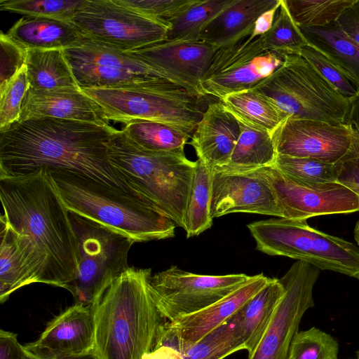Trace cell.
Returning <instances> with one entry per match:
<instances>
[{
    "label": "cell",
    "instance_id": "obj_1",
    "mask_svg": "<svg viewBox=\"0 0 359 359\" xmlns=\"http://www.w3.org/2000/svg\"><path fill=\"white\" fill-rule=\"evenodd\" d=\"M1 224L13 233L34 283L72 291L79 262L69 213L46 169L0 177Z\"/></svg>",
    "mask_w": 359,
    "mask_h": 359
},
{
    "label": "cell",
    "instance_id": "obj_2",
    "mask_svg": "<svg viewBox=\"0 0 359 359\" xmlns=\"http://www.w3.org/2000/svg\"><path fill=\"white\" fill-rule=\"evenodd\" d=\"M116 130L65 119L16 122L0 133V177L24 176L41 168L62 170L150 201L109 160L108 144Z\"/></svg>",
    "mask_w": 359,
    "mask_h": 359
},
{
    "label": "cell",
    "instance_id": "obj_3",
    "mask_svg": "<svg viewBox=\"0 0 359 359\" xmlns=\"http://www.w3.org/2000/svg\"><path fill=\"white\" fill-rule=\"evenodd\" d=\"M151 269L128 266L112 277L93 308L97 359H143L166 321L150 289Z\"/></svg>",
    "mask_w": 359,
    "mask_h": 359
},
{
    "label": "cell",
    "instance_id": "obj_4",
    "mask_svg": "<svg viewBox=\"0 0 359 359\" xmlns=\"http://www.w3.org/2000/svg\"><path fill=\"white\" fill-rule=\"evenodd\" d=\"M44 169L69 213L135 243L175 236L176 224L151 201L137 198L81 174Z\"/></svg>",
    "mask_w": 359,
    "mask_h": 359
},
{
    "label": "cell",
    "instance_id": "obj_5",
    "mask_svg": "<svg viewBox=\"0 0 359 359\" xmlns=\"http://www.w3.org/2000/svg\"><path fill=\"white\" fill-rule=\"evenodd\" d=\"M110 163L145 197L184 229V217L196 161L184 151L152 152L116 130L107 148Z\"/></svg>",
    "mask_w": 359,
    "mask_h": 359
},
{
    "label": "cell",
    "instance_id": "obj_6",
    "mask_svg": "<svg viewBox=\"0 0 359 359\" xmlns=\"http://www.w3.org/2000/svg\"><path fill=\"white\" fill-rule=\"evenodd\" d=\"M247 226L258 251L359 279V248L313 229L306 219L276 217L253 222Z\"/></svg>",
    "mask_w": 359,
    "mask_h": 359
},
{
    "label": "cell",
    "instance_id": "obj_7",
    "mask_svg": "<svg viewBox=\"0 0 359 359\" xmlns=\"http://www.w3.org/2000/svg\"><path fill=\"white\" fill-rule=\"evenodd\" d=\"M253 88L291 118L349 124L350 100L300 55H285L283 64Z\"/></svg>",
    "mask_w": 359,
    "mask_h": 359
},
{
    "label": "cell",
    "instance_id": "obj_8",
    "mask_svg": "<svg viewBox=\"0 0 359 359\" xmlns=\"http://www.w3.org/2000/svg\"><path fill=\"white\" fill-rule=\"evenodd\" d=\"M96 102L109 121L128 123L135 120L158 122L173 127L191 138L203 111L202 97L185 89L152 88L82 90Z\"/></svg>",
    "mask_w": 359,
    "mask_h": 359
},
{
    "label": "cell",
    "instance_id": "obj_9",
    "mask_svg": "<svg viewBox=\"0 0 359 359\" xmlns=\"http://www.w3.org/2000/svg\"><path fill=\"white\" fill-rule=\"evenodd\" d=\"M79 241V262L71 293L74 304L95 308L109 280L128 268L131 239L69 213Z\"/></svg>",
    "mask_w": 359,
    "mask_h": 359
},
{
    "label": "cell",
    "instance_id": "obj_10",
    "mask_svg": "<svg viewBox=\"0 0 359 359\" xmlns=\"http://www.w3.org/2000/svg\"><path fill=\"white\" fill-rule=\"evenodd\" d=\"M70 22L84 38L126 53L165 41L170 27L118 0H85Z\"/></svg>",
    "mask_w": 359,
    "mask_h": 359
},
{
    "label": "cell",
    "instance_id": "obj_11",
    "mask_svg": "<svg viewBox=\"0 0 359 359\" xmlns=\"http://www.w3.org/2000/svg\"><path fill=\"white\" fill-rule=\"evenodd\" d=\"M285 55L265 50L260 36H247L217 49L201 83L202 97L221 100L226 95L253 88L284 62Z\"/></svg>",
    "mask_w": 359,
    "mask_h": 359
},
{
    "label": "cell",
    "instance_id": "obj_12",
    "mask_svg": "<svg viewBox=\"0 0 359 359\" xmlns=\"http://www.w3.org/2000/svg\"><path fill=\"white\" fill-rule=\"evenodd\" d=\"M250 278L245 273L196 274L171 266L151 276L150 289L163 318L172 322L215 303Z\"/></svg>",
    "mask_w": 359,
    "mask_h": 359
},
{
    "label": "cell",
    "instance_id": "obj_13",
    "mask_svg": "<svg viewBox=\"0 0 359 359\" xmlns=\"http://www.w3.org/2000/svg\"><path fill=\"white\" fill-rule=\"evenodd\" d=\"M320 271L311 264L297 261L279 278L285 294L259 343L248 359H287L304 314L315 305L313 290Z\"/></svg>",
    "mask_w": 359,
    "mask_h": 359
},
{
    "label": "cell",
    "instance_id": "obj_14",
    "mask_svg": "<svg viewBox=\"0 0 359 359\" xmlns=\"http://www.w3.org/2000/svg\"><path fill=\"white\" fill-rule=\"evenodd\" d=\"M282 218L306 219L359 211V196L339 182L316 184L293 179L274 165L263 168Z\"/></svg>",
    "mask_w": 359,
    "mask_h": 359
},
{
    "label": "cell",
    "instance_id": "obj_15",
    "mask_svg": "<svg viewBox=\"0 0 359 359\" xmlns=\"http://www.w3.org/2000/svg\"><path fill=\"white\" fill-rule=\"evenodd\" d=\"M271 278H251L232 292L196 313L163 324L154 348L166 346L183 353L235 316Z\"/></svg>",
    "mask_w": 359,
    "mask_h": 359
},
{
    "label": "cell",
    "instance_id": "obj_16",
    "mask_svg": "<svg viewBox=\"0 0 359 359\" xmlns=\"http://www.w3.org/2000/svg\"><path fill=\"white\" fill-rule=\"evenodd\" d=\"M354 128L351 124L288 118L273 135L278 155L309 158L334 164L349 150Z\"/></svg>",
    "mask_w": 359,
    "mask_h": 359
},
{
    "label": "cell",
    "instance_id": "obj_17",
    "mask_svg": "<svg viewBox=\"0 0 359 359\" xmlns=\"http://www.w3.org/2000/svg\"><path fill=\"white\" fill-rule=\"evenodd\" d=\"M212 171L210 203L212 218L235 212L281 217L263 168L242 173Z\"/></svg>",
    "mask_w": 359,
    "mask_h": 359
},
{
    "label": "cell",
    "instance_id": "obj_18",
    "mask_svg": "<svg viewBox=\"0 0 359 359\" xmlns=\"http://www.w3.org/2000/svg\"><path fill=\"white\" fill-rule=\"evenodd\" d=\"M216 50L201 40H165L128 53L165 73L187 91L202 97L200 85Z\"/></svg>",
    "mask_w": 359,
    "mask_h": 359
},
{
    "label": "cell",
    "instance_id": "obj_19",
    "mask_svg": "<svg viewBox=\"0 0 359 359\" xmlns=\"http://www.w3.org/2000/svg\"><path fill=\"white\" fill-rule=\"evenodd\" d=\"M94 341L93 308L74 304L50 320L35 341L25 346L60 355L80 357L93 353Z\"/></svg>",
    "mask_w": 359,
    "mask_h": 359
},
{
    "label": "cell",
    "instance_id": "obj_20",
    "mask_svg": "<svg viewBox=\"0 0 359 359\" xmlns=\"http://www.w3.org/2000/svg\"><path fill=\"white\" fill-rule=\"evenodd\" d=\"M41 118L111 126L99 105L81 89L44 91L29 88L22 101L19 121Z\"/></svg>",
    "mask_w": 359,
    "mask_h": 359
},
{
    "label": "cell",
    "instance_id": "obj_21",
    "mask_svg": "<svg viewBox=\"0 0 359 359\" xmlns=\"http://www.w3.org/2000/svg\"><path fill=\"white\" fill-rule=\"evenodd\" d=\"M239 135L238 121L219 101L208 104L188 144L214 170L228 163Z\"/></svg>",
    "mask_w": 359,
    "mask_h": 359
},
{
    "label": "cell",
    "instance_id": "obj_22",
    "mask_svg": "<svg viewBox=\"0 0 359 359\" xmlns=\"http://www.w3.org/2000/svg\"><path fill=\"white\" fill-rule=\"evenodd\" d=\"M279 1L234 0L205 26L198 40L217 49L236 43L250 36L257 18Z\"/></svg>",
    "mask_w": 359,
    "mask_h": 359
},
{
    "label": "cell",
    "instance_id": "obj_23",
    "mask_svg": "<svg viewBox=\"0 0 359 359\" xmlns=\"http://www.w3.org/2000/svg\"><path fill=\"white\" fill-rule=\"evenodd\" d=\"M6 34L26 50L65 49L84 39L70 21L27 16L16 21Z\"/></svg>",
    "mask_w": 359,
    "mask_h": 359
},
{
    "label": "cell",
    "instance_id": "obj_24",
    "mask_svg": "<svg viewBox=\"0 0 359 359\" xmlns=\"http://www.w3.org/2000/svg\"><path fill=\"white\" fill-rule=\"evenodd\" d=\"M309 46L332 62L359 92V44L350 39L337 22L318 27H299Z\"/></svg>",
    "mask_w": 359,
    "mask_h": 359
},
{
    "label": "cell",
    "instance_id": "obj_25",
    "mask_svg": "<svg viewBox=\"0 0 359 359\" xmlns=\"http://www.w3.org/2000/svg\"><path fill=\"white\" fill-rule=\"evenodd\" d=\"M284 294L285 288L280 280L272 278L237 313L245 350L248 354L259 343Z\"/></svg>",
    "mask_w": 359,
    "mask_h": 359
},
{
    "label": "cell",
    "instance_id": "obj_26",
    "mask_svg": "<svg viewBox=\"0 0 359 359\" xmlns=\"http://www.w3.org/2000/svg\"><path fill=\"white\" fill-rule=\"evenodd\" d=\"M219 101L239 122L272 135L290 117L254 88L229 94Z\"/></svg>",
    "mask_w": 359,
    "mask_h": 359
},
{
    "label": "cell",
    "instance_id": "obj_27",
    "mask_svg": "<svg viewBox=\"0 0 359 359\" xmlns=\"http://www.w3.org/2000/svg\"><path fill=\"white\" fill-rule=\"evenodd\" d=\"M239 124L240 135L229 161L213 170L242 173L273 165L278 154L273 135L243 123Z\"/></svg>",
    "mask_w": 359,
    "mask_h": 359
},
{
    "label": "cell",
    "instance_id": "obj_28",
    "mask_svg": "<svg viewBox=\"0 0 359 359\" xmlns=\"http://www.w3.org/2000/svg\"><path fill=\"white\" fill-rule=\"evenodd\" d=\"M25 65L29 88L44 91L81 89L63 49L28 50Z\"/></svg>",
    "mask_w": 359,
    "mask_h": 359
},
{
    "label": "cell",
    "instance_id": "obj_29",
    "mask_svg": "<svg viewBox=\"0 0 359 359\" xmlns=\"http://www.w3.org/2000/svg\"><path fill=\"white\" fill-rule=\"evenodd\" d=\"M184 217L187 238L198 236L212 225L210 213L213 171L197 159Z\"/></svg>",
    "mask_w": 359,
    "mask_h": 359
},
{
    "label": "cell",
    "instance_id": "obj_30",
    "mask_svg": "<svg viewBox=\"0 0 359 359\" xmlns=\"http://www.w3.org/2000/svg\"><path fill=\"white\" fill-rule=\"evenodd\" d=\"M125 135L139 148L152 152H172L184 150L190 137L166 124L135 120L125 124Z\"/></svg>",
    "mask_w": 359,
    "mask_h": 359
},
{
    "label": "cell",
    "instance_id": "obj_31",
    "mask_svg": "<svg viewBox=\"0 0 359 359\" xmlns=\"http://www.w3.org/2000/svg\"><path fill=\"white\" fill-rule=\"evenodd\" d=\"M34 283L33 276L26 265L11 231L1 224L0 302L22 287Z\"/></svg>",
    "mask_w": 359,
    "mask_h": 359
},
{
    "label": "cell",
    "instance_id": "obj_32",
    "mask_svg": "<svg viewBox=\"0 0 359 359\" xmlns=\"http://www.w3.org/2000/svg\"><path fill=\"white\" fill-rule=\"evenodd\" d=\"M234 0H196L178 16L167 20L169 41L198 40L205 26Z\"/></svg>",
    "mask_w": 359,
    "mask_h": 359
},
{
    "label": "cell",
    "instance_id": "obj_33",
    "mask_svg": "<svg viewBox=\"0 0 359 359\" xmlns=\"http://www.w3.org/2000/svg\"><path fill=\"white\" fill-rule=\"evenodd\" d=\"M245 350L237 313L183 353L184 359H224Z\"/></svg>",
    "mask_w": 359,
    "mask_h": 359
},
{
    "label": "cell",
    "instance_id": "obj_34",
    "mask_svg": "<svg viewBox=\"0 0 359 359\" xmlns=\"http://www.w3.org/2000/svg\"><path fill=\"white\" fill-rule=\"evenodd\" d=\"M260 40L265 50L284 55H299L302 48L309 46L292 18L284 0H280V7L271 29L260 36Z\"/></svg>",
    "mask_w": 359,
    "mask_h": 359
},
{
    "label": "cell",
    "instance_id": "obj_35",
    "mask_svg": "<svg viewBox=\"0 0 359 359\" xmlns=\"http://www.w3.org/2000/svg\"><path fill=\"white\" fill-rule=\"evenodd\" d=\"M354 0H284L299 27H318L337 22Z\"/></svg>",
    "mask_w": 359,
    "mask_h": 359
},
{
    "label": "cell",
    "instance_id": "obj_36",
    "mask_svg": "<svg viewBox=\"0 0 359 359\" xmlns=\"http://www.w3.org/2000/svg\"><path fill=\"white\" fill-rule=\"evenodd\" d=\"M85 0H1L0 10L27 17L70 21Z\"/></svg>",
    "mask_w": 359,
    "mask_h": 359
},
{
    "label": "cell",
    "instance_id": "obj_37",
    "mask_svg": "<svg viewBox=\"0 0 359 359\" xmlns=\"http://www.w3.org/2000/svg\"><path fill=\"white\" fill-rule=\"evenodd\" d=\"M339 344L329 333L312 327L294 335L287 359H339Z\"/></svg>",
    "mask_w": 359,
    "mask_h": 359
},
{
    "label": "cell",
    "instance_id": "obj_38",
    "mask_svg": "<svg viewBox=\"0 0 359 359\" xmlns=\"http://www.w3.org/2000/svg\"><path fill=\"white\" fill-rule=\"evenodd\" d=\"M274 165L299 181L327 184L337 182L334 164L309 158L277 155Z\"/></svg>",
    "mask_w": 359,
    "mask_h": 359
},
{
    "label": "cell",
    "instance_id": "obj_39",
    "mask_svg": "<svg viewBox=\"0 0 359 359\" xmlns=\"http://www.w3.org/2000/svg\"><path fill=\"white\" fill-rule=\"evenodd\" d=\"M29 87L25 65L0 92V133L20 121L22 101Z\"/></svg>",
    "mask_w": 359,
    "mask_h": 359
},
{
    "label": "cell",
    "instance_id": "obj_40",
    "mask_svg": "<svg viewBox=\"0 0 359 359\" xmlns=\"http://www.w3.org/2000/svg\"><path fill=\"white\" fill-rule=\"evenodd\" d=\"M299 55L342 96L350 100L358 94L355 86L346 76L316 48L309 45L306 46L302 48Z\"/></svg>",
    "mask_w": 359,
    "mask_h": 359
},
{
    "label": "cell",
    "instance_id": "obj_41",
    "mask_svg": "<svg viewBox=\"0 0 359 359\" xmlns=\"http://www.w3.org/2000/svg\"><path fill=\"white\" fill-rule=\"evenodd\" d=\"M144 15L167 21L186 11L196 0H118Z\"/></svg>",
    "mask_w": 359,
    "mask_h": 359
},
{
    "label": "cell",
    "instance_id": "obj_42",
    "mask_svg": "<svg viewBox=\"0 0 359 359\" xmlns=\"http://www.w3.org/2000/svg\"><path fill=\"white\" fill-rule=\"evenodd\" d=\"M1 76L0 92L2 91L25 65L27 50L11 40L3 32L0 34Z\"/></svg>",
    "mask_w": 359,
    "mask_h": 359
},
{
    "label": "cell",
    "instance_id": "obj_43",
    "mask_svg": "<svg viewBox=\"0 0 359 359\" xmlns=\"http://www.w3.org/2000/svg\"><path fill=\"white\" fill-rule=\"evenodd\" d=\"M353 128L351 148L334 165L337 182L359 196V132L354 127Z\"/></svg>",
    "mask_w": 359,
    "mask_h": 359
},
{
    "label": "cell",
    "instance_id": "obj_44",
    "mask_svg": "<svg viewBox=\"0 0 359 359\" xmlns=\"http://www.w3.org/2000/svg\"><path fill=\"white\" fill-rule=\"evenodd\" d=\"M342 31L359 44V0H354L337 20Z\"/></svg>",
    "mask_w": 359,
    "mask_h": 359
},
{
    "label": "cell",
    "instance_id": "obj_45",
    "mask_svg": "<svg viewBox=\"0 0 359 359\" xmlns=\"http://www.w3.org/2000/svg\"><path fill=\"white\" fill-rule=\"evenodd\" d=\"M27 350L14 332L0 330V359H26Z\"/></svg>",
    "mask_w": 359,
    "mask_h": 359
},
{
    "label": "cell",
    "instance_id": "obj_46",
    "mask_svg": "<svg viewBox=\"0 0 359 359\" xmlns=\"http://www.w3.org/2000/svg\"><path fill=\"white\" fill-rule=\"evenodd\" d=\"M280 5V0L273 7L262 13L256 20L250 38L260 36L266 33L271 27L276 13Z\"/></svg>",
    "mask_w": 359,
    "mask_h": 359
},
{
    "label": "cell",
    "instance_id": "obj_47",
    "mask_svg": "<svg viewBox=\"0 0 359 359\" xmlns=\"http://www.w3.org/2000/svg\"><path fill=\"white\" fill-rule=\"evenodd\" d=\"M25 348L27 350L26 359H97L93 353L84 356L69 357L57 355L46 351L29 348L26 346Z\"/></svg>",
    "mask_w": 359,
    "mask_h": 359
},
{
    "label": "cell",
    "instance_id": "obj_48",
    "mask_svg": "<svg viewBox=\"0 0 359 359\" xmlns=\"http://www.w3.org/2000/svg\"><path fill=\"white\" fill-rule=\"evenodd\" d=\"M143 359H184V358L177 350L170 346H161L144 355Z\"/></svg>",
    "mask_w": 359,
    "mask_h": 359
},
{
    "label": "cell",
    "instance_id": "obj_49",
    "mask_svg": "<svg viewBox=\"0 0 359 359\" xmlns=\"http://www.w3.org/2000/svg\"><path fill=\"white\" fill-rule=\"evenodd\" d=\"M349 124H351L359 132V92L350 100Z\"/></svg>",
    "mask_w": 359,
    "mask_h": 359
},
{
    "label": "cell",
    "instance_id": "obj_50",
    "mask_svg": "<svg viewBox=\"0 0 359 359\" xmlns=\"http://www.w3.org/2000/svg\"><path fill=\"white\" fill-rule=\"evenodd\" d=\"M353 233H354V238H355L358 245L359 246V219L355 224Z\"/></svg>",
    "mask_w": 359,
    "mask_h": 359
},
{
    "label": "cell",
    "instance_id": "obj_51",
    "mask_svg": "<svg viewBox=\"0 0 359 359\" xmlns=\"http://www.w3.org/2000/svg\"><path fill=\"white\" fill-rule=\"evenodd\" d=\"M356 359H359V349L356 351Z\"/></svg>",
    "mask_w": 359,
    "mask_h": 359
}]
</instances>
